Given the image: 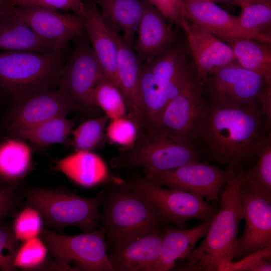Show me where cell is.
<instances>
[{"instance_id": "1", "label": "cell", "mask_w": 271, "mask_h": 271, "mask_svg": "<svg viewBox=\"0 0 271 271\" xmlns=\"http://www.w3.org/2000/svg\"><path fill=\"white\" fill-rule=\"evenodd\" d=\"M263 115L256 104L227 107L206 103L191 145L197 143L212 161L242 169L257 158L266 137Z\"/></svg>"}, {"instance_id": "2", "label": "cell", "mask_w": 271, "mask_h": 271, "mask_svg": "<svg viewBox=\"0 0 271 271\" xmlns=\"http://www.w3.org/2000/svg\"><path fill=\"white\" fill-rule=\"evenodd\" d=\"M228 177L225 190L219 193L220 208L214 216L201 245L185 258L184 270L214 271L234 258L238 226L243 218L240 200L243 169L227 166Z\"/></svg>"}, {"instance_id": "3", "label": "cell", "mask_w": 271, "mask_h": 271, "mask_svg": "<svg viewBox=\"0 0 271 271\" xmlns=\"http://www.w3.org/2000/svg\"><path fill=\"white\" fill-rule=\"evenodd\" d=\"M66 49L43 54L0 52V93L13 103L59 87Z\"/></svg>"}, {"instance_id": "4", "label": "cell", "mask_w": 271, "mask_h": 271, "mask_svg": "<svg viewBox=\"0 0 271 271\" xmlns=\"http://www.w3.org/2000/svg\"><path fill=\"white\" fill-rule=\"evenodd\" d=\"M123 183L104 190L102 202L101 222L107 243L113 247L161 229L164 223L154 205Z\"/></svg>"}, {"instance_id": "5", "label": "cell", "mask_w": 271, "mask_h": 271, "mask_svg": "<svg viewBox=\"0 0 271 271\" xmlns=\"http://www.w3.org/2000/svg\"><path fill=\"white\" fill-rule=\"evenodd\" d=\"M180 48H170L142 63L140 89L144 126L152 128L163 110L193 75Z\"/></svg>"}, {"instance_id": "6", "label": "cell", "mask_w": 271, "mask_h": 271, "mask_svg": "<svg viewBox=\"0 0 271 271\" xmlns=\"http://www.w3.org/2000/svg\"><path fill=\"white\" fill-rule=\"evenodd\" d=\"M27 204L36 209L49 227L58 230L73 226L84 233L96 229L101 221L99 208L102 190L93 198L77 195L61 188L26 187L20 192Z\"/></svg>"}, {"instance_id": "7", "label": "cell", "mask_w": 271, "mask_h": 271, "mask_svg": "<svg viewBox=\"0 0 271 271\" xmlns=\"http://www.w3.org/2000/svg\"><path fill=\"white\" fill-rule=\"evenodd\" d=\"M54 260L49 270L114 271L106 252V230L66 235L43 228L40 234Z\"/></svg>"}, {"instance_id": "8", "label": "cell", "mask_w": 271, "mask_h": 271, "mask_svg": "<svg viewBox=\"0 0 271 271\" xmlns=\"http://www.w3.org/2000/svg\"><path fill=\"white\" fill-rule=\"evenodd\" d=\"M201 152L193 146L176 143L148 128H139L135 143L122 149L116 158L121 166L160 172L199 162Z\"/></svg>"}, {"instance_id": "9", "label": "cell", "mask_w": 271, "mask_h": 271, "mask_svg": "<svg viewBox=\"0 0 271 271\" xmlns=\"http://www.w3.org/2000/svg\"><path fill=\"white\" fill-rule=\"evenodd\" d=\"M125 187L151 202L164 222H169L184 228L186 222L195 219L204 221L216 214L214 207L197 194L160 186L146 177H136L126 182Z\"/></svg>"}, {"instance_id": "10", "label": "cell", "mask_w": 271, "mask_h": 271, "mask_svg": "<svg viewBox=\"0 0 271 271\" xmlns=\"http://www.w3.org/2000/svg\"><path fill=\"white\" fill-rule=\"evenodd\" d=\"M73 40L74 49L64 63L59 87L83 111L96 114L99 108L94 99V90L105 76L86 33Z\"/></svg>"}, {"instance_id": "11", "label": "cell", "mask_w": 271, "mask_h": 271, "mask_svg": "<svg viewBox=\"0 0 271 271\" xmlns=\"http://www.w3.org/2000/svg\"><path fill=\"white\" fill-rule=\"evenodd\" d=\"M203 91L202 82L193 75L169 102L151 129L176 143L192 146L193 133L206 105Z\"/></svg>"}, {"instance_id": "12", "label": "cell", "mask_w": 271, "mask_h": 271, "mask_svg": "<svg viewBox=\"0 0 271 271\" xmlns=\"http://www.w3.org/2000/svg\"><path fill=\"white\" fill-rule=\"evenodd\" d=\"M212 102L227 107L256 104L268 84L260 75L234 61L216 70L204 82Z\"/></svg>"}, {"instance_id": "13", "label": "cell", "mask_w": 271, "mask_h": 271, "mask_svg": "<svg viewBox=\"0 0 271 271\" xmlns=\"http://www.w3.org/2000/svg\"><path fill=\"white\" fill-rule=\"evenodd\" d=\"M9 13L23 20L56 52L64 50L69 41L86 33L83 18L75 14L38 5L16 6Z\"/></svg>"}, {"instance_id": "14", "label": "cell", "mask_w": 271, "mask_h": 271, "mask_svg": "<svg viewBox=\"0 0 271 271\" xmlns=\"http://www.w3.org/2000/svg\"><path fill=\"white\" fill-rule=\"evenodd\" d=\"M143 172L145 177L160 186L191 192L213 202L219 201L220 190L228 177L226 169L199 162L166 171Z\"/></svg>"}, {"instance_id": "15", "label": "cell", "mask_w": 271, "mask_h": 271, "mask_svg": "<svg viewBox=\"0 0 271 271\" xmlns=\"http://www.w3.org/2000/svg\"><path fill=\"white\" fill-rule=\"evenodd\" d=\"M240 200L245 224L242 236L236 240L234 258L271 246V199L241 184Z\"/></svg>"}, {"instance_id": "16", "label": "cell", "mask_w": 271, "mask_h": 271, "mask_svg": "<svg viewBox=\"0 0 271 271\" xmlns=\"http://www.w3.org/2000/svg\"><path fill=\"white\" fill-rule=\"evenodd\" d=\"M83 111L71 96L58 87L13 103L8 112L5 125H28L69 113Z\"/></svg>"}, {"instance_id": "17", "label": "cell", "mask_w": 271, "mask_h": 271, "mask_svg": "<svg viewBox=\"0 0 271 271\" xmlns=\"http://www.w3.org/2000/svg\"><path fill=\"white\" fill-rule=\"evenodd\" d=\"M184 30L195 61L197 79L205 82L216 70L236 61L231 47L210 33L190 23L185 17Z\"/></svg>"}, {"instance_id": "18", "label": "cell", "mask_w": 271, "mask_h": 271, "mask_svg": "<svg viewBox=\"0 0 271 271\" xmlns=\"http://www.w3.org/2000/svg\"><path fill=\"white\" fill-rule=\"evenodd\" d=\"M107 25L117 46L118 88L123 95L130 112L131 118L139 127H143L144 115L140 89L143 62L138 57L133 47L129 45L118 32L108 24Z\"/></svg>"}, {"instance_id": "19", "label": "cell", "mask_w": 271, "mask_h": 271, "mask_svg": "<svg viewBox=\"0 0 271 271\" xmlns=\"http://www.w3.org/2000/svg\"><path fill=\"white\" fill-rule=\"evenodd\" d=\"M164 235L159 229L114 247L108 257L114 271H153Z\"/></svg>"}, {"instance_id": "20", "label": "cell", "mask_w": 271, "mask_h": 271, "mask_svg": "<svg viewBox=\"0 0 271 271\" xmlns=\"http://www.w3.org/2000/svg\"><path fill=\"white\" fill-rule=\"evenodd\" d=\"M82 17L86 33L105 78L118 88L117 44L97 5L92 0L84 3Z\"/></svg>"}, {"instance_id": "21", "label": "cell", "mask_w": 271, "mask_h": 271, "mask_svg": "<svg viewBox=\"0 0 271 271\" xmlns=\"http://www.w3.org/2000/svg\"><path fill=\"white\" fill-rule=\"evenodd\" d=\"M164 16L149 3L138 25L133 49L140 60H151L173 46L176 36Z\"/></svg>"}, {"instance_id": "22", "label": "cell", "mask_w": 271, "mask_h": 271, "mask_svg": "<svg viewBox=\"0 0 271 271\" xmlns=\"http://www.w3.org/2000/svg\"><path fill=\"white\" fill-rule=\"evenodd\" d=\"M182 1L185 18L218 38L245 37L254 39L240 26L237 17L229 14L216 3L197 0Z\"/></svg>"}, {"instance_id": "23", "label": "cell", "mask_w": 271, "mask_h": 271, "mask_svg": "<svg viewBox=\"0 0 271 271\" xmlns=\"http://www.w3.org/2000/svg\"><path fill=\"white\" fill-rule=\"evenodd\" d=\"M213 217L188 229L166 226L161 254L153 271L169 270L177 259L184 258L197 241L205 236Z\"/></svg>"}, {"instance_id": "24", "label": "cell", "mask_w": 271, "mask_h": 271, "mask_svg": "<svg viewBox=\"0 0 271 271\" xmlns=\"http://www.w3.org/2000/svg\"><path fill=\"white\" fill-rule=\"evenodd\" d=\"M101 9L105 22L133 47L138 25L149 4L147 0H92Z\"/></svg>"}, {"instance_id": "25", "label": "cell", "mask_w": 271, "mask_h": 271, "mask_svg": "<svg viewBox=\"0 0 271 271\" xmlns=\"http://www.w3.org/2000/svg\"><path fill=\"white\" fill-rule=\"evenodd\" d=\"M55 165L57 170L83 187L94 186L110 178L104 160L91 151H75L57 161Z\"/></svg>"}, {"instance_id": "26", "label": "cell", "mask_w": 271, "mask_h": 271, "mask_svg": "<svg viewBox=\"0 0 271 271\" xmlns=\"http://www.w3.org/2000/svg\"><path fill=\"white\" fill-rule=\"evenodd\" d=\"M0 50L43 54L58 52L23 20L9 12L0 22Z\"/></svg>"}, {"instance_id": "27", "label": "cell", "mask_w": 271, "mask_h": 271, "mask_svg": "<svg viewBox=\"0 0 271 271\" xmlns=\"http://www.w3.org/2000/svg\"><path fill=\"white\" fill-rule=\"evenodd\" d=\"M219 39L231 47L236 61L241 67L258 74L271 84L270 45L245 37Z\"/></svg>"}, {"instance_id": "28", "label": "cell", "mask_w": 271, "mask_h": 271, "mask_svg": "<svg viewBox=\"0 0 271 271\" xmlns=\"http://www.w3.org/2000/svg\"><path fill=\"white\" fill-rule=\"evenodd\" d=\"M74 124L73 120L60 117L32 125H7L5 127L10 137L47 146L66 143Z\"/></svg>"}, {"instance_id": "29", "label": "cell", "mask_w": 271, "mask_h": 271, "mask_svg": "<svg viewBox=\"0 0 271 271\" xmlns=\"http://www.w3.org/2000/svg\"><path fill=\"white\" fill-rule=\"evenodd\" d=\"M31 165V150L25 142L10 137L0 143V178L4 181L19 183Z\"/></svg>"}, {"instance_id": "30", "label": "cell", "mask_w": 271, "mask_h": 271, "mask_svg": "<svg viewBox=\"0 0 271 271\" xmlns=\"http://www.w3.org/2000/svg\"><path fill=\"white\" fill-rule=\"evenodd\" d=\"M237 17L241 28L254 39L270 43L271 0H244Z\"/></svg>"}, {"instance_id": "31", "label": "cell", "mask_w": 271, "mask_h": 271, "mask_svg": "<svg viewBox=\"0 0 271 271\" xmlns=\"http://www.w3.org/2000/svg\"><path fill=\"white\" fill-rule=\"evenodd\" d=\"M256 163L243 170L241 184L247 189L271 199V139L266 136Z\"/></svg>"}, {"instance_id": "32", "label": "cell", "mask_w": 271, "mask_h": 271, "mask_svg": "<svg viewBox=\"0 0 271 271\" xmlns=\"http://www.w3.org/2000/svg\"><path fill=\"white\" fill-rule=\"evenodd\" d=\"M106 115L86 120L73 131L72 145L75 151H91L105 140L104 129L109 120Z\"/></svg>"}, {"instance_id": "33", "label": "cell", "mask_w": 271, "mask_h": 271, "mask_svg": "<svg viewBox=\"0 0 271 271\" xmlns=\"http://www.w3.org/2000/svg\"><path fill=\"white\" fill-rule=\"evenodd\" d=\"M93 97L97 106L109 119L125 116L126 105L122 93L116 86L107 78H103L96 85Z\"/></svg>"}, {"instance_id": "34", "label": "cell", "mask_w": 271, "mask_h": 271, "mask_svg": "<svg viewBox=\"0 0 271 271\" xmlns=\"http://www.w3.org/2000/svg\"><path fill=\"white\" fill-rule=\"evenodd\" d=\"M48 252L46 245L39 236L27 240L19 246L14 258V266L16 269L38 268L46 261Z\"/></svg>"}, {"instance_id": "35", "label": "cell", "mask_w": 271, "mask_h": 271, "mask_svg": "<svg viewBox=\"0 0 271 271\" xmlns=\"http://www.w3.org/2000/svg\"><path fill=\"white\" fill-rule=\"evenodd\" d=\"M43 219L40 212L29 205L25 207L15 218L12 229L19 241L39 236L43 229Z\"/></svg>"}, {"instance_id": "36", "label": "cell", "mask_w": 271, "mask_h": 271, "mask_svg": "<svg viewBox=\"0 0 271 271\" xmlns=\"http://www.w3.org/2000/svg\"><path fill=\"white\" fill-rule=\"evenodd\" d=\"M105 130V137L110 143L128 148L136 142L139 126L131 118L125 116L110 119Z\"/></svg>"}, {"instance_id": "37", "label": "cell", "mask_w": 271, "mask_h": 271, "mask_svg": "<svg viewBox=\"0 0 271 271\" xmlns=\"http://www.w3.org/2000/svg\"><path fill=\"white\" fill-rule=\"evenodd\" d=\"M0 221V270H16L14 261L19 247L12 226Z\"/></svg>"}, {"instance_id": "38", "label": "cell", "mask_w": 271, "mask_h": 271, "mask_svg": "<svg viewBox=\"0 0 271 271\" xmlns=\"http://www.w3.org/2000/svg\"><path fill=\"white\" fill-rule=\"evenodd\" d=\"M84 4L83 0H13L12 6L38 5L57 11H71L82 17Z\"/></svg>"}, {"instance_id": "39", "label": "cell", "mask_w": 271, "mask_h": 271, "mask_svg": "<svg viewBox=\"0 0 271 271\" xmlns=\"http://www.w3.org/2000/svg\"><path fill=\"white\" fill-rule=\"evenodd\" d=\"M172 24L181 27L182 19L185 17L182 0H147Z\"/></svg>"}, {"instance_id": "40", "label": "cell", "mask_w": 271, "mask_h": 271, "mask_svg": "<svg viewBox=\"0 0 271 271\" xmlns=\"http://www.w3.org/2000/svg\"><path fill=\"white\" fill-rule=\"evenodd\" d=\"M19 184L11 183L0 191V221L11 215L18 208L22 199L18 191Z\"/></svg>"}, {"instance_id": "41", "label": "cell", "mask_w": 271, "mask_h": 271, "mask_svg": "<svg viewBox=\"0 0 271 271\" xmlns=\"http://www.w3.org/2000/svg\"><path fill=\"white\" fill-rule=\"evenodd\" d=\"M271 246H269L245 255L238 261L232 260L224 264L220 269L221 271L245 270L249 271L250 268L257 261L262 258L270 256Z\"/></svg>"}, {"instance_id": "42", "label": "cell", "mask_w": 271, "mask_h": 271, "mask_svg": "<svg viewBox=\"0 0 271 271\" xmlns=\"http://www.w3.org/2000/svg\"><path fill=\"white\" fill-rule=\"evenodd\" d=\"M257 102L261 105V110L265 115V125L269 128L271 123V85H267L259 95Z\"/></svg>"}, {"instance_id": "43", "label": "cell", "mask_w": 271, "mask_h": 271, "mask_svg": "<svg viewBox=\"0 0 271 271\" xmlns=\"http://www.w3.org/2000/svg\"><path fill=\"white\" fill-rule=\"evenodd\" d=\"M262 258L257 261L249 269V271H270V261Z\"/></svg>"}, {"instance_id": "44", "label": "cell", "mask_w": 271, "mask_h": 271, "mask_svg": "<svg viewBox=\"0 0 271 271\" xmlns=\"http://www.w3.org/2000/svg\"><path fill=\"white\" fill-rule=\"evenodd\" d=\"M13 0H0V22L13 8Z\"/></svg>"}, {"instance_id": "45", "label": "cell", "mask_w": 271, "mask_h": 271, "mask_svg": "<svg viewBox=\"0 0 271 271\" xmlns=\"http://www.w3.org/2000/svg\"><path fill=\"white\" fill-rule=\"evenodd\" d=\"M218 3H223L228 5L239 6L244 0H217Z\"/></svg>"}, {"instance_id": "46", "label": "cell", "mask_w": 271, "mask_h": 271, "mask_svg": "<svg viewBox=\"0 0 271 271\" xmlns=\"http://www.w3.org/2000/svg\"><path fill=\"white\" fill-rule=\"evenodd\" d=\"M11 183H9L0 178V191Z\"/></svg>"}, {"instance_id": "47", "label": "cell", "mask_w": 271, "mask_h": 271, "mask_svg": "<svg viewBox=\"0 0 271 271\" xmlns=\"http://www.w3.org/2000/svg\"><path fill=\"white\" fill-rule=\"evenodd\" d=\"M197 1H210V2H214L215 3H218L217 0H197Z\"/></svg>"}]
</instances>
